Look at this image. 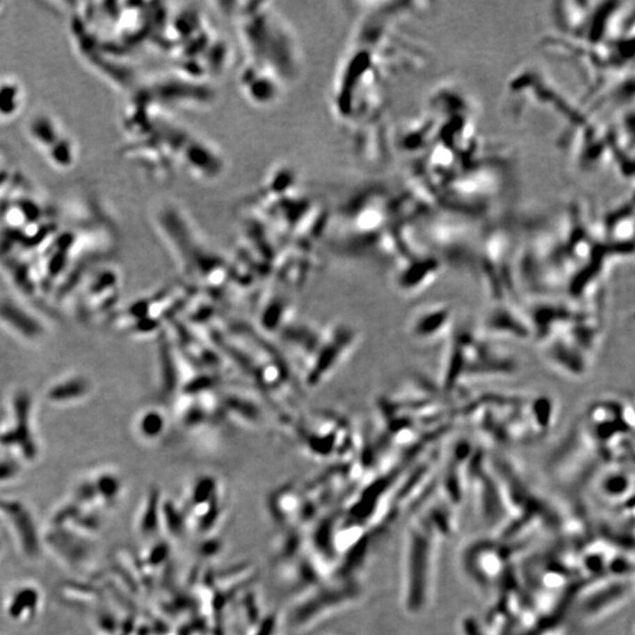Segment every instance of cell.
<instances>
[{
  "instance_id": "obj_1",
  "label": "cell",
  "mask_w": 635,
  "mask_h": 635,
  "mask_svg": "<svg viewBox=\"0 0 635 635\" xmlns=\"http://www.w3.org/2000/svg\"><path fill=\"white\" fill-rule=\"evenodd\" d=\"M236 224L250 262L274 263L287 246L310 255L328 232L330 212L296 168L278 165L240 202Z\"/></svg>"
},
{
  "instance_id": "obj_2",
  "label": "cell",
  "mask_w": 635,
  "mask_h": 635,
  "mask_svg": "<svg viewBox=\"0 0 635 635\" xmlns=\"http://www.w3.org/2000/svg\"><path fill=\"white\" fill-rule=\"evenodd\" d=\"M216 11L229 22L240 52L236 81L253 106H274L304 73V52L297 32L268 1H217Z\"/></svg>"
},
{
  "instance_id": "obj_3",
  "label": "cell",
  "mask_w": 635,
  "mask_h": 635,
  "mask_svg": "<svg viewBox=\"0 0 635 635\" xmlns=\"http://www.w3.org/2000/svg\"><path fill=\"white\" fill-rule=\"evenodd\" d=\"M129 108L126 129L134 138L131 152L150 171L163 178H183L194 183L220 180L227 170L223 150L187 124L185 112L138 95Z\"/></svg>"
},
{
  "instance_id": "obj_4",
  "label": "cell",
  "mask_w": 635,
  "mask_h": 635,
  "mask_svg": "<svg viewBox=\"0 0 635 635\" xmlns=\"http://www.w3.org/2000/svg\"><path fill=\"white\" fill-rule=\"evenodd\" d=\"M156 44L171 61L172 72L202 83L214 84L234 61L232 42L200 4L168 8Z\"/></svg>"
},
{
  "instance_id": "obj_5",
  "label": "cell",
  "mask_w": 635,
  "mask_h": 635,
  "mask_svg": "<svg viewBox=\"0 0 635 635\" xmlns=\"http://www.w3.org/2000/svg\"><path fill=\"white\" fill-rule=\"evenodd\" d=\"M556 400L533 393L473 394L458 411L485 440L502 446L539 442L556 426Z\"/></svg>"
},
{
  "instance_id": "obj_6",
  "label": "cell",
  "mask_w": 635,
  "mask_h": 635,
  "mask_svg": "<svg viewBox=\"0 0 635 635\" xmlns=\"http://www.w3.org/2000/svg\"><path fill=\"white\" fill-rule=\"evenodd\" d=\"M437 381L444 394L460 401L467 394L465 385L473 381L513 377L520 369L517 357L487 338L479 328L459 325L442 344Z\"/></svg>"
},
{
  "instance_id": "obj_7",
  "label": "cell",
  "mask_w": 635,
  "mask_h": 635,
  "mask_svg": "<svg viewBox=\"0 0 635 635\" xmlns=\"http://www.w3.org/2000/svg\"><path fill=\"white\" fill-rule=\"evenodd\" d=\"M151 220L166 243L177 263L191 277L223 279L229 271L227 262L206 240L198 225L184 207L172 202H156Z\"/></svg>"
},
{
  "instance_id": "obj_8",
  "label": "cell",
  "mask_w": 635,
  "mask_h": 635,
  "mask_svg": "<svg viewBox=\"0 0 635 635\" xmlns=\"http://www.w3.org/2000/svg\"><path fill=\"white\" fill-rule=\"evenodd\" d=\"M27 137L57 171H70L78 161V145L72 134L50 113L39 112L27 122Z\"/></svg>"
},
{
  "instance_id": "obj_9",
  "label": "cell",
  "mask_w": 635,
  "mask_h": 635,
  "mask_svg": "<svg viewBox=\"0 0 635 635\" xmlns=\"http://www.w3.org/2000/svg\"><path fill=\"white\" fill-rule=\"evenodd\" d=\"M457 311L449 303L422 305L407 320V332L417 343L442 344L457 326Z\"/></svg>"
},
{
  "instance_id": "obj_10",
  "label": "cell",
  "mask_w": 635,
  "mask_h": 635,
  "mask_svg": "<svg viewBox=\"0 0 635 635\" xmlns=\"http://www.w3.org/2000/svg\"><path fill=\"white\" fill-rule=\"evenodd\" d=\"M25 105V91L13 77L0 79V122H10L20 115Z\"/></svg>"
},
{
  "instance_id": "obj_11",
  "label": "cell",
  "mask_w": 635,
  "mask_h": 635,
  "mask_svg": "<svg viewBox=\"0 0 635 635\" xmlns=\"http://www.w3.org/2000/svg\"><path fill=\"white\" fill-rule=\"evenodd\" d=\"M163 427V420L156 412L145 415L140 420V431L145 437H156Z\"/></svg>"
},
{
  "instance_id": "obj_12",
  "label": "cell",
  "mask_w": 635,
  "mask_h": 635,
  "mask_svg": "<svg viewBox=\"0 0 635 635\" xmlns=\"http://www.w3.org/2000/svg\"><path fill=\"white\" fill-rule=\"evenodd\" d=\"M6 11H8L6 4H5V3H0V23L3 22V18H4Z\"/></svg>"
}]
</instances>
